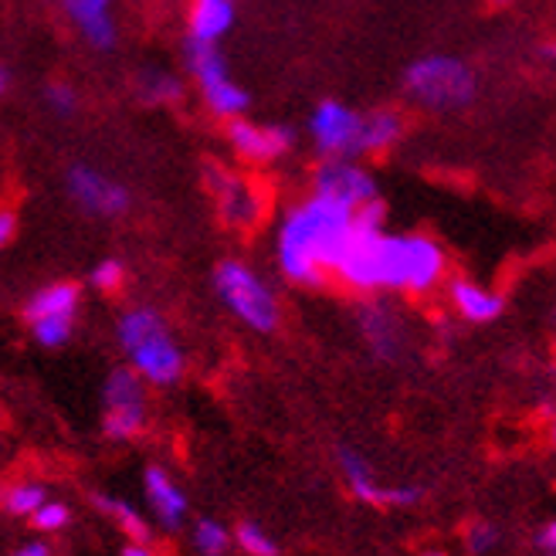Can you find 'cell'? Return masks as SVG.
I'll return each mask as SVG.
<instances>
[{"mask_svg": "<svg viewBox=\"0 0 556 556\" xmlns=\"http://www.w3.org/2000/svg\"><path fill=\"white\" fill-rule=\"evenodd\" d=\"M359 211V228L346 252L337 262V271L353 289H394V292H431L444 278V252L428 235H383L380 217L383 204L370 201Z\"/></svg>", "mask_w": 556, "mask_h": 556, "instance_id": "1", "label": "cell"}, {"mask_svg": "<svg viewBox=\"0 0 556 556\" xmlns=\"http://www.w3.org/2000/svg\"><path fill=\"white\" fill-rule=\"evenodd\" d=\"M359 220V211L313 193L309 201L295 204L278 228V268L302 286L323 282V275L337 268L353 241Z\"/></svg>", "mask_w": 556, "mask_h": 556, "instance_id": "2", "label": "cell"}, {"mask_svg": "<svg viewBox=\"0 0 556 556\" xmlns=\"http://www.w3.org/2000/svg\"><path fill=\"white\" fill-rule=\"evenodd\" d=\"M119 346L129 356V367L147 383L170 387L184 377V350L166 329L160 313L153 309H129L119 319Z\"/></svg>", "mask_w": 556, "mask_h": 556, "instance_id": "3", "label": "cell"}, {"mask_svg": "<svg viewBox=\"0 0 556 556\" xmlns=\"http://www.w3.org/2000/svg\"><path fill=\"white\" fill-rule=\"evenodd\" d=\"M214 289L220 295V302L255 332H271L282 319V309H278L275 292L265 286V278L248 268L244 262H220L214 271Z\"/></svg>", "mask_w": 556, "mask_h": 556, "instance_id": "4", "label": "cell"}, {"mask_svg": "<svg viewBox=\"0 0 556 556\" xmlns=\"http://www.w3.org/2000/svg\"><path fill=\"white\" fill-rule=\"evenodd\" d=\"M407 96L428 109H462L476 99V72L452 54H431L407 68Z\"/></svg>", "mask_w": 556, "mask_h": 556, "instance_id": "5", "label": "cell"}, {"mask_svg": "<svg viewBox=\"0 0 556 556\" xmlns=\"http://www.w3.org/2000/svg\"><path fill=\"white\" fill-rule=\"evenodd\" d=\"M78 302H81V292L72 282H51V286L38 289L24 309V319L31 326V337L48 350L68 343L72 329H75V316H78Z\"/></svg>", "mask_w": 556, "mask_h": 556, "instance_id": "6", "label": "cell"}, {"mask_svg": "<svg viewBox=\"0 0 556 556\" xmlns=\"http://www.w3.org/2000/svg\"><path fill=\"white\" fill-rule=\"evenodd\" d=\"M190 59V72L198 78V86L211 105V113L220 119H235L248 109V92L231 78L225 59H220L217 45H204V41H190L187 48Z\"/></svg>", "mask_w": 556, "mask_h": 556, "instance_id": "7", "label": "cell"}, {"mask_svg": "<svg viewBox=\"0 0 556 556\" xmlns=\"http://www.w3.org/2000/svg\"><path fill=\"white\" fill-rule=\"evenodd\" d=\"M147 428V391L143 377L132 367L113 370L105 380V414H102V431L113 441H129Z\"/></svg>", "mask_w": 556, "mask_h": 556, "instance_id": "8", "label": "cell"}, {"mask_svg": "<svg viewBox=\"0 0 556 556\" xmlns=\"http://www.w3.org/2000/svg\"><path fill=\"white\" fill-rule=\"evenodd\" d=\"M207 180H211L214 201H217V214H220V220H225L228 228L248 231V228L258 225L265 204H262V193L255 190V184H248L244 177L217 170V166H211V170H207Z\"/></svg>", "mask_w": 556, "mask_h": 556, "instance_id": "9", "label": "cell"}, {"mask_svg": "<svg viewBox=\"0 0 556 556\" xmlns=\"http://www.w3.org/2000/svg\"><path fill=\"white\" fill-rule=\"evenodd\" d=\"M359 123H364V116L353 113L350 105L329 99L316 105V113L309 119V132L326 156H353L359 153Z\"/></svg>", "mask_w": 556, "mask_h": 556, "instance_id": "10", "label": "cell"}, {"mask_svg": "<svg viewBox=\"0 0 556 556\" xmlns=\"http://www.w3.org/2000/svg\"><path fill=\"white\" fill-rule=\"evenodd\" d=\"M316 193L356 211V207L377 201V184L364 166L350 163L346 156H329L316 174Z\"/></svg>", "mask_w": 556, "mask_h": 556, "instance_id": "11", "label": "cell"}, {"mask_svg": "<svg viewBox=\"0 0 556 556\" xmlns=\"http://www.w3.org/2000/svg\"><path fill=\"white\" fill-rule=\"evenodd\" d=\"M68 190L81 207H86L89 214H99V217H119L129 207L126 187L109 180L99 170H92V166H75V170L68 174Z\"/></svg>", "mask_w": 556, "mask_h": 556, "instance_id": "12", "label": "cell"}, {"mask_svg": "<svg viewBox=\"0 0 556 556\" xmlns=\"http://www.w3.org/2000/svg\"><path fill=\"white\" fill-rule=\"evenodd\" d=\"M228 139L241 160L248 163H271L278 156H286L292 150V129L286 126H258V123H248L241 116L231 119L228 126Z\"/></svg>", "mask_w": 556, "mask_h": 556, "instance_id": "13", "label": "cell"}, {"mask_svg": "<svg viewBox=\"0 0 556 556\" xmlns=\"http://www.w3.org/2000/svg\"><path fill=\"white\" fill-rule=\"evenodd\" d=\"M340 465H343V476H346V482H350V489H353V495L359 498V503H370V506H414V503H421V498H425V489H417V485H410V489H383V485H377L370 465L350 448L340 452Z\"/></svg>", "mask_w": 556, "mask_h": 556, "instance_id": "14", "label": "cell"}, {"mask_svg": "<svg viewBox=\"0 0 556 556\" xmlns=\"http://www.w3.org/2000/svg\"><path fill=\"white\" fill-rule=\"evenodd\" d=\"M65 14L75 21L89 45L113 48L116 45V21H113V0H62Z\"/></svg>", "mask_w": 556, "mask_h": 556, "instance_id": "15", "label": "cell"}, {"mask_svg": "<svg viewBox=\"0 0 556 556\" xmlns=\"http://www.w3.org/2000/svg\"><path fill=\"white\" fill-rule=\"evenodd\" d=\"M147 495H150V503H153V509L163 519L166 530H177L187 516V495L170 479V471L160 468V465H150L147 468Z\"/></svg>", "mask_w": 556, "mask_h": 556, "instance_id": "16", "label": "cell"}, {"mask_svg": "<svg viewBox=\"0 0 556 556\" xmlns=\"http://www.w3.org/2000/svg\"><path fill=\"white\" fill-rule=\"evenodd\" d=\"M235 24V0H193L190 8V41L217 45Z\"/></svg>", "mask_w": 556, "mask_h": 556, "instance_id": "17", "label": "cell"}, {"mask_svg": "<svg viewBox=\"0 0 556 556\" xmlns=\"http://www.w3.org/2000/svg\"><path fill=\"white\" fill-rule=\"evenodd\" d=\"M452 302L458 316H465L468 323H492L503 313V295H495L479 282H468V278H455L452 282Z\"/></svg>", "mask_w": 556, "mask_h": 556, "instance_id": "18", "label": "cell"}, {"mask_svg": "<svg viewBox=\"0 0 556 556\" xmlns=\"http://www.w3.org/2000/svg\"><path fill=\"white\" fill-rule=\"evenodd\" d=\"M404 136V119L394 109H380L359 123V153H387Z\"/></svg>", "mask_w": 556, "mask_h": 556, "instance_id": "19", "label": "cell"}, {"mask_svg": "<svg viewBox=\"0 0 556 556\" xmlns=\"http://www.w3.org/2000/svg\"><path fill=\"white\" fill-rule=\"evenodd\" d=\"M96 506L102 513H109L116 522H119V530L126 536H132V543H150V526L147 519L139 516L129 503H123V498H105V495H96Z\"/></svg>", "mask_w": 556, "mask_h": 556, "instance_id": "20", "label": "cell"}, {"mask_svg": "<svg viewBox=\"0 0 556 556\" xmlns=\"http://www.w3.org/2000/svg\"><path fill=\"white\" fill-rule=\"evenodd\" d=\"M364 332H367L370 346H374L380 356L391 359V356L397 353V323H394L391 313H383V309L364 313Z\"/></svg>", "mask_w": 556, "mask_h": 556, "instance_id": "21", "label": "cell"}, {"mask_svg": "<svg viewBox=\"0 0 556 556\" xmlns=\"http://www.w3.org/2000/svg\"><path fill=\"white\" fill-rule=\"evenodd\" d=\"M4 509L11 516H31L41 503H45V489L41 485H31V482H24V485H11L4 495Z\"/></svg>", "mask_w": 556, "mask_h": 556, "instance_id": "22", "label": "cell"}, {"mask_svg": "<svg viewBox=\"0 0 556 556\" xmlns=\"http://www.w3.org/2000/svg\"><path fill=\"white\" fill-rule=\"evenodd\" d=\"M193 543H198L201 556H225L228 549V530L214 519H201L193 530Z\"/></svg>", "mask_w": 556, "mask_h": 556, "instance_id": "23", "label": "cell"}, {"mask_svg": "<svg viewBox=\"0 0 556 556\" xmlns=\"http://www.w3.org/2000/svg\"><path fill=\"white\" fill-rule=\"evenodd\" d=\"M238 546L252 556H278V543L255 522H241L238 526Z\"/></svg>", "mask_w": 556, "mask_h": 556, "instance_id": "24", "label": "cell"}, {"mask_svg": "<svg viewBox=\"0 0 556 556\" xmlns=\"http://www.w3.org/2000/svg\"><path fill=\"white\" fill-rule=\"evenodd\" d=\"M31 522L45 533L62 530V526H68V506L65 503H48V498H45V503L31 513Z\"/></svg>", "mask_w": 556, "mask_h": 556, "instance_id": "25", "label": "cell"}, {"mask_svg": "<svg viewBox=\"0 0 556 556\" xmlns=\"http://www.w3.org/2000/svg\"><path fill=\"white\" fill-rule=\"evenodd\" d=\"M123 275H126V268H123L119 258H105V262H99L92 268V286L99 292H116L123 286Z\"/></svg>", "mask_w": 556, "mask_h": 556, "instance_id": "26", "label": "cell"}, {"mask_svg": "<svg viewBox=\"0 0 556 556\" xmlns=\"http://www.w3.org/2000/svg\"><path fill=\"white\" fill-rule=\"evenodd\" d=\"M143 96L150 102H166V99L174 102V99H180V81L174 75H150L143 81Z\"/></svg>", "mask_w": 556, "mask_h": 556, "instance_id": "27", "label": "cell"}, {"mask_svg": "<svg viewBox=\"0 0 556 556\" xmlns=\"http://www.w3.org/2000/svg\"><path fill=\"white\" fill-rule=\"evenodd\" d=\"M48 105L54 109V113H75V105H78V96L72 92V86H65V81H54V86H48Z\"/></svg>", "mask_w": 556, "mask_h": 556, "instance_id": "28", "label": "cell"}, {"mask_svg": "<svg viewBox=\"0 0 556 556\" xmlns=\"http://www.w3.org/2000/svg\"><path fill=\"white\" fill-rule=\"evenodd\" d=\"M495 540H498L495 526H489V522H479V526H471V533H468V549L479 556V553L492 549V546H495Z\"/></svg>", "mask_w": 556, "mask_h": 556, "instance_id": "29", "label": "cell"}, {"mask_svg": "<svg viewBox=\"0 0 556 556\" xmlns=\"http://www.w3.org/2000/svg\"><path fill=\"white\" fill-rule=\"evenodd\" d=\"M14 231H17L14 211H0V248H8L14 241Z\"/></svg>", "mask_w": 556, "mask_h": 556, "instance_id": "30", "label": "cell"}, {"mask_svg": "<svg viewBox=\"0 0 556 556\" xmlns=\"http://www.w3.org/2000/svg\"><path fill=\"white\" fill-rule=\"evenodd\" d=\"M536 546H540L546 556H553V549H556V526H553V522H546L543 530L536 533Z\"/></svg>", "mask_w": 556, "mask_h": 556, "instance_id": "31", "label": "cell"}, {"mask_svg": "<svg viewBox=\"0 0 556 556\" xmlns=\"http://www.w3.org/2000/svg\"><path fill=\"white\" fill-rule=\"evenodd\" d=\"M14 556H51V546L41 543V540H35V543H24Z\"/></svg>", "mask_w": 556, "mask_h": 556, "instance_id": "32", "label": "cell"}, {"mask_svg": "<svg viewBox=\"0 0 556 556\" xmlns=\"http://www.w3.org/2000/svg\"><path fill=\"white\" fill-rule=\"evenodd\" d=\"M123 556H153V549L147 543H132V546L123 549Z\"/></svg>", "mask_w": 556, "mask_h": 556, "instance_id": "33", "label": "cell"}, {"mask_svg": "<svg viewBox=\"0 0 556 556\" xmlns=\"http://www.w3.org/2000/svg\"><path fill=\"white\" fill-rule=\"evenodd\" d=\"M4 86H8V78H4V72H0V92H4Z\"/></svg>", "mask_w": 556, "mask_h": 556, "instance_id": "34", "label": "cell"}, {"mask_svg": "<svg viewBox=\"0 0 556 556\" xmlns=\"http://www.w3.org/2000/svg\"><path fill=\"white\" fill-rule=\"evenodd\" d=\"M425 556H448V553H425Z\"/></svg>", "mask_w": 556, "mask_h": 556, "instance_id": "35", "label": "cell"}, {"mask_svg": "<svg viewBox=\"0 0 556 556\" xmlns=\"http://www.w3.org/2000/svg\"><path fill=\"white\" fill-rule=\"evenodd\" d=\"M495 4H509V0H495Z\"/></svg>", "mask_w": 556, "mask_h": 556, "instance_id": "36", "label": "cell"}]
</instances>
